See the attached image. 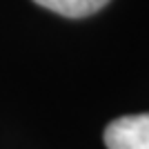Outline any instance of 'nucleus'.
<instances>
[{
	"label": "nucleus",
	"instance_id": "obj_1",
	"mask_svg": "<svg viewBox=\"0 0 149 149\" xmlns=\"http://www.w3.org/2000/svg\"><path fill=\"white\" fill-rule=\"evenodd\" d=\"M105 145L109 149H149V111L120 116L105 129Z\"/></svg>",
	"mask_w": 149,
	"mask_h": 149
},
{
	"label": "nucleus",
	"instance_id": "obj_2",
	"mask_svg": "<svg viewBox=\"0 0 149 149\" xmlns=\"http://www.w3.org/2000/svg\"><path fill=\"white\" fill-rule=\"evenodd\" d=\"M33 2L65 18H85L100 11L109 0H33Z\"/></svg>",
	"mask_w": 149,
	"mask_h": 149
}]
</instances>
